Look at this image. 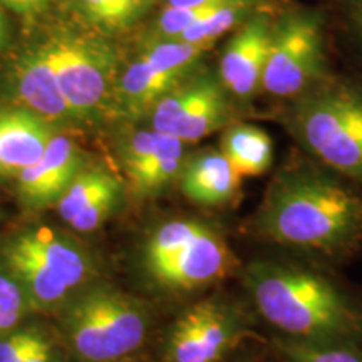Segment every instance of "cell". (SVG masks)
Returning <instances> with one entry per match:
<instances>
[{"label":"cell","instance_id":"5bb4252c","mask_svg":"<svg viewBox=\"0 0 362 362\" xmlns=\"http://www.w3.org/2000/svg\"><path fill=\"white\" fill-rule=\"evenodd\" d=\"M81 170L78 146L66 136L54 134L42 158L17 176L21 200L33 208L57 205Z\"/></svg>","mask_w":362,"mask_h":362},{"label":"cell","instance_id":"d4e9b609","mask_svg":"<svg viewBox=\"0 0 362 362\" xmlns=\"http://www.w3.org/2000/svg\"><path fill=\"white\" fill-rule=\"evenodd\" d=\"M4 6L12 8L13 12L22 13V16H30V13L42 12L51 0H0Z\"/></svg>","mask_w":362,"mask_h":362},{"label":"cell","instance_id":"9a60e30c","mask_svg":"<svg viewBox=\"0 0 362 362\" xmlns=\"http://www.w3.org/2000/svg\"><path fill=\"white\" fill-rule=\"evenodd\" d=\"M123 185L103 168L81 170L57 202V211L78 232H93L119 205Z\"/></svg>","mask_w":362,"mask_h":362},{"label":"cell","instance_id":"e0dca14e","mask_svg":"<svg viewBox=\"0 0 362 362\" xmlns=\"http://www.w3.org/2000/svg\"><path fill=\"white\" fill-rule=\"evenodd\" d=\"M52 136L47 121L33 111H0V176H19L37 163Z\"/></svg>","mask_w":362,"mask_h":362},{"label":"cell","instance_id":"7c38bea8","mask_svg":"<svg viewBox=\"0 0 362 362\" xmlns=\"http://www.w3.org/2000/svg\"><path fill=\"white\" fill-rule=\"evenodd\" d=\"M279 8L275 2L252 13L226 40L218 62V78L233 101L247 107L262 94V78Z\"/></svg>","mask_w":362,"mask_h":362},{"label":"cell","instance_id":"4fadbf2b","mask_svg":"<svg viewBox=\"0 0 362 362\" xmlns=\"http://www.w3.org/2000/svg\"><path fill=\"white\" fill-rule=\"evenodd\" d=\"M185 160L187 143L153 128L134 131L121 146L124 173L141 197H155L178 181Z\"/></svg>","mask_w":362,"mask_h":362},{"label":"cell","instance_id":"8fae6325","mask_svg":"<svg viewBox=\"0 0 362 362\" xmlns=\"http://www.w3.org/2000/svg\"><path fill=\"white\" fill-rule=\"evenodd\" d=\"M72 115L96 111L110 98L115 64L110 51L72 35H52L40 45Z\"/></svg>","mask_w":362,"mask_h":362},{"label":"cell","instance_id":"3957f363","mask_svg":"<svg viewBox=\"0 0 362 362\" xmlns=\"http://www.w3.org/2000/svg\"><path fill=\"white\" fill-rule=\"evenodd\" d=\"M279 119L304 155L362 187V79L332 72L284 103Z\"/></svg>","mask_w":362,"mask_h":362},{"label":"cell","instance_id":"5b68a950","mask_svg":"<svg viewBox=\"0 0 362 362\" xmlns=\"http://www.w3.org/2000/svg\"><path fill=\"white\" fill-rule=\"evenodd\" d=\"M330 74L324 12L305 6L280 7L262 78V94L288 103Z\"/></svg>","mask_w":362,"mask_h":362},{"label":"cell","instance_id":"52a82bcc","mask_svg":"<svg viewBox=\"0 0 362 362\" xmlns=\"http://www.w3.org/2000/svg\"><path fill=\"white\" fill-rule=\"evenodd\" d=\"M8 274L35 307L61 304L90 277L89 257L64 235L47 226L27 230L4 250Z\"/></svg>","mask_w":362,"mask_h":362},{"label":"cell","instance_id":"484cf974","mask_svg":"<svg viewBox=\"0 0 362 362\" xmlns=\"http://www.w3.org/2000/svg\"><path fill=\"white\" fill-rule=\"evenodd\" d=\"M25 362H52V347L42 334H37Z\"/></svg>","mask_w":362,"mask_h":362},{"label":"cell","instance_id":"9c48e42d","mask_svg":"<svg viewBox=\"0 0 362 362\" xmlns=\"http://www.w3.org/2000/svg\"><path fill=\"white\" fill-rule=\"evenodd\" d=\"M252 317L228 298L211 297L183 310L165 344L168 362H220L250 336Z\"/></svg>","mask_w":362,"mask_h":362},{"label":"cell","instance_id":"ba28073f","mask_svg":"<svg viewBox=\"0 0 362 362\" xmlns=\"http://www.w3.org/2000/svg\"><path fill=\"white\" fill-rule=\"evenodd\" d=\"M242 107L221 84L218 74L194 71L161 98L151 112V128L192 144L237 123Z\"/></svg>","mask_w":362,"mask_h":362},{"label":"cell","instance_id":"83f0119b","mask_svg":"<svg viewBox=\"0 0 362 362\" xmlns=\"http://www.w3.org/2000/svg\"><path fill=\"white\" fill-rule=\"evenodd\" d=\"M6 39H7V24L2 13H0V47H2L4 42H6Z\"/></svg>","mask_w":362,"mask_h":362},{"label":"cell","instance_id":"7402d4cb","mask_svg":"<svg viewBox=\"0 0 362 362\" xmlns=\"http://www.w3.org/2000/svg\"><path fill=\"white\" fill-rule=\"evenodd\" d=\"M24 314V292L12 275L0 274V336L16 327Z\"/></svg>","mask_w":362,"mask_h":362},{"label":"cell","instance_id":"30bf717a","mask_svg":"<svg viewBox=\"0 0 362 362\" xmlns=\"http://www.w3.org/2000/svg\"><path fill=\"white\" fill-rule=\"evenodd\" d=\"M210 47L183 42H148L119 79V106L129 116L149 115L161 98L189 78Z\"/></svg>","mask_w":362,"mask_h":362},{"label":"cell","instance_id":"4316f807","mask_svg":"<svg viewBox=\"0 0 362 362\" xmlns=\"http://www.w3.org/2000/svg\"><path fill=\"white\" fill-rule=\"evenodd\" d=\"M228 0H166V6L170 7H200L211 6V4H223Z\"/></svg>","mask_w":362,"mask_h":362},{"label":"cell","instance_id":"603a6c76","mask_svg":"<svg viewBox=\"0 0 362 362\" xmlns=\"http://www.w3.org/2000/svg\"><path fill=\"white\" fill-rule=\"evenodd\" d=\"M37 330H16L0 339V362H25Z\"/></svg>","mask_w":362,"mask_h":362},{"label":"cell","instance_id":"7a4b0ae2","mask_svg":"<svg viewBox=\"0 0 362 362\" xmlns=\"http://www.w3.org/2000/svg\"><path fill=\"white\" fill-rule=\"evenodd\" d=\"M248 304L280 339L307 344L362 342V305L314 267L255 257L242 269Z\"/></svg>","mask_w":362,"mask_h":362},{"label":"cell","instance_id":"cb8c5ba5","mask_svg":"<svg viewBox=\"0 0 362 362\" xmlns=\"http://www.w3.org/2000/svg\"><path fill=\"white\" fill-rule=\"evenodd\" d=\"M341 22L347 37L362 51V0H342Z\"/></svg>","mask_w":362,"mask_h":362},{"label":"cell","instance_id":"ac0fdd59","mask_svg":"<svg viewBox=\"0 0 362 362\" xmlns=\"http://www.w3.org/2000/svg\"><path fill=\"white\" fill-rule=\"evenodd\" d=\"M16 88L25 110L49 121H64L72 117L69 104L42 47L25 52L16 66Z\"/></svg>","mask_w":362,"mask_h":362},{"label":"cell","instance_id":"6da1fadb","mask_svg":"<svg viewBox=\"0 0 362 362\" xmlns=\"http://www.w3.org/2000/svg\"><path fill=\"white\" fill-rule=\"evenodd\" d=\"M351 185L307 155H293L267 185L253 237L317 259L351 255L362 247V194Z\"/></svg>","mask_w":362,"mask_h":362},{"label":"cell","instance_id":"277c9868","mask_svg":"<svg viewBox=\"0 0 362 362\" xmlns=\"http://www.w3.org/2000/svg\"><path fill=\"white\" fill-rule=\"evenodd\" d=\"M141 265L155 287L189 292L228 277L237 269V257L216 226L198 218H173L144 240Z\"/></svg>","mask_w":362,"mask_h":362},{"label":"cell","instance_id":"d6986e66","mask_svg":"<svg viewBox=\"0 0 362 362\" xmlns=\"http://www.w3.org/2000/svg\"><path fill=\"white\" fill-rule=\"evenodd\" d=\"M220 151L242 178L267 173L274 165V139L259 126L237 123L221 131Z\"/></svg>","mask_w":362,"mask_h":362},{"label":"cell","instance_id":"8992f818","mask_svg":"<svg viewBox=\"0 0 362 362\" xmlns=\"http://www.w3.org/2000/svg\"><path fill=\"white\" fill-rule=\"evenodd\" d=\"M62 324L76 354L111 362L138 351L151 319L143 302L111 287H94L71 302Z\"/></svg>","mask_w":362,"mask_h":362},{"label":"cell","instance_id":"ffe728a7","mask_svg":"<svg viewBox=\"0 0 362 362\" xmlns=\"http://www.w3.org/2000/svg\"><path fill=\"white\" fill-rule=\"evenodd\" d=\"M275 349L285 362H362V342L307 344L277 337Z\"/></svg>","mask_w":362,"mask_h":362},{"label":"cell","instance_id":"44dd1931","mask_svg":"<svg viewBox=\"0 0 362 362\" xmlns=\"http://www.w3.org/2000/svg\"><path fill=\"white\" fill-rule=\"evenodd\" d=\"M86 19L107 29H121L139 21L153 0H78Z\"/></svg>","mask_w":362,"mask_h":362},{"label":"cell","instance_id":"f1b7e54d","mask_svg":"<svg viewBox=\"0 0 362 362\" xmlns=\"http://www.w3.org/2000/svg\"><path fill=\"white\" fill-rule=\"evenodd\" d=\"M248 362H262V361H248Z\"/></svg>","mask_w":362,"mask_h":362},{"label":"cell","instance_id":"2e32d148","mask_svg":"<svg viewBox=\"0 0 362 362\" xmlns=\"http://www.w3.org/2000/svg\"><path fill=\"white\" fill-rule=\"evenodd\" d=\"M240 176L220 149H203L187 156L180 171L181 193L194 205L225 206L238 197Z\"/></svg>","mask_w":362,"mask_h":362}]
</instances>
